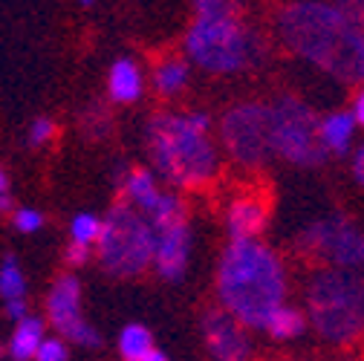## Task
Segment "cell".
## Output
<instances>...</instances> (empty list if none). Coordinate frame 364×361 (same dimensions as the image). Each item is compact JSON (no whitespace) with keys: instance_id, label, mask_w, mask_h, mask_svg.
I'll return each instance as SVG.
<instances>
[{"instance_id":"cell-1","label":"cell","mask_w":364,"mask_h":361,"mask_svg":"<svg viewBox=\"0 0 364 361\" xmlns=\"http://www.w3.org/2000/svg\"><path fill=\"white\" fill-rule=\"evenodd\" d=\"M278 35L304 61L333 78L364 84V29L338 6L321 0H298L281 9Z\"/></svg>"},{"instance_id":"cell-2","label":"cell","mask_w":364,"mask_h":361,"mask_svg":"<svg viewBox=\"0 0 364 361\" xmlns=\"http://www.w3.org/2000/svg\"><path fill=\"white\" fill-rule=\"evenodd\" d=\"M223 309L246 330H263V321L287 298L284 260L260 240H232L217 269Z\"/></svg>"},{"instance_id":"cell-3","label":"cell","mask_w":364,"mask_h":361,"mask_svg":"<svg viewBox=\"0 0 364 361\" xmlns=\"http://www.w3.org/2000/svg\"><path fill=\"white\" fill-rule=\"evenodd\" d=\"M205 113H159L148 122L145 139L156 173L173 188H203L217 173L220 156L208 136Z\"/></svg>"},{"instance_id":"cell-4","label":"cell","mask_w":364,"mask_h":361,"mask_svg":"<svg viewBox=\"0 0 364 361\" xmlns=\"http://www.w3.org/2000/svg\"><path fill=\"white\" fill-rule=\"evenodd\" d=\"M306 315L327 341H355L364 333V278L347 269L318 272L306 292Z\"/></svg>"},{"instance_id":"cell-5","label":"cell","mask_w":364,"mask_h":361,"mask_svg":"<svg viewBox=\"0 0 364 361\" xmlns=\"http://www.w3.org/2000/svg\"><path fill=\"white\" fill-rule=\"evenodd\" d=\"M154 243L156 232L151 220L127 203H116L102 220V232L93 249L107 275L139 278L154 263Z\"/></svg>"},{"instance_id":"cell-6","label":"cell","mask_w":364,"mask_h":361,"mask_svg":"<svg viewBox=\"0 0 364 361\" xmlns=\"http://www.w3.org/2000/svg\"><path fill=\"white\" fill-rule=\"evenodd\" d=\"M186 53L208 72H240L260 58L257 35L240 21V15L197 18L186 35Z\"/></svg>"},{"instance_id":"cell-7","label":"cell","mask_w":364,"mask_h":361,"mask_svg":"<svg viewBox=\"0 0 364 361\" xmlns=\"http://www.w3.org/2000/svg\"><path fill=\"white\" fill-rule=\"evenodd\" d=\"M269 142L272 153L301 168H315L327 159L318 142V116L301 99L287 96L269 104Z\"/></svg>"},{"instance_id":"cell-8","label":"cell","mask_w":364,"mask_h":361,"mask_svg":"<svg viewBox=\"0 0 364 361\" xmlns=\"http://www.w3.org/2000/svg\"><path fill=\"white\" fill-rule=\"evenodd\" d=\"M220 139L237 165H246V168L266 165L275 156L269 142V104L249 102V104L232 107L223 116Z\"/></svg>"},{"instance_id":"cell-9","label":"cell","mask_w":364,"mask_h":361,"mask_svg":"<svg viewBox=\"0 0 364 361\" xmlns=\"http://www.w3.org/2000/svg\"><path fill=\"white\" fill-rule=\"evenodd\" d=\"M298 249L333 263V269H347V272L364 269V235L347 217H327L312 222L298 237Z\"/></svg>"},{"instance_id":"cell-10","label":"cell","mask_w":364,"mask_h":361,"mask_svg":"<svg viewBox=\"0 0 364 361\" xmlns=\"http://www.w3.org/2000/svg\"><path fill=\"white\" fill-rule=\"evenodd\" d=\"M43 321L55 333H61V338L67 344H78V347H90V350L102 347L99 330L81 315V281L75 275L55 278V284L47 295V315H43Z\"/></svg>"},{"instance_id":"cell-11","label":"cell","mask_w":364,"mask_h":361,"mask_svg":"<svg viewBox=\"0 0 364 361\" xmlns=\"http://www.w3.org/2000/svg\"><path fill=\"white\" fill-rule=\"evenodd\" d=\"M203 338L217 361H249L252 341L246 327L235 321L225 309H208L203 315Z\"/></svg>"},{"instance_id":"cell-12","label":"cell","mask_w":364,"mask_h":361,"mask_svg":"<svg viewBox=\"0 0 364 361\" xmlns=\"http://www.w3.org/2000/svg\"><path fill=\"white\" fill-rule=\"evenodd\" d=\"M156 232V243H154V263L159 278L165 281H179L188 269V257H191V229L188 220H179L171 225H162Z\"/></svg>"},{"instance_id":"cell-13","label":"cell","mask_w":364,"mask_h":361,"mask_svg":"<svg viewBox=\"0 0 364 361\" xmlns=\"http://www.w3.org/2000/svg\"><path fill=\"white\" fill-rule=\"evenodd\" d=\"M225 229L232 240H257V235L266 229V203L255 197L235 200L225 214Z\"/></svg>"},{"instance_id":"cell-14","label":"cell","mask_w":364,"mask_h":361,"mask_svg":"<svg viewBox=\"0 0 364 361\" xmlns=\"http://www.w3.org/2000/svg\"><path fill=\"white\" fill-rule=\"evenodd\" d=\"M145 75L133 58H116L107 70V96L116 104H133L142 99Z\"/></svg>"},{"instance_id":"cell-15","label":"cell","mask_w":364,"mask_h":361,"mask_svg":"<svg viewBox=\"0 0 364 361\" xmlns=\"http://www.w3.org/2000/svg\"><path fill=\"white\" fill-rule=\"evenodd\" d=\"M119 191L124 197V203L136 211L148 214L154 208V203L159 200V185H156V176L148 168H127L119 173Z\"/></svg>"},{"instance_id":"cell-16","label":"cell","mask_w":364,"mask_h":361,"mask_svg":"<svg viewBox=\"0 0 364 361\" xmlns=\"http://www.w3.org/2000/svg\"><path fill=\"white\" fill-rule=\"evenodd\" d=\"M43 338H47V321H43L41 315L26 312L21 321H15V330L4 350H6L9 361H32Z\"/></svg>"},{"instance_id":"cell-17","label":"cell","mask_w":364,"mask_h":361,"mask_svg":"<svg viewBox=\"0 0 364 361\" xmlns=\"http://www.w3.org/2000/svg\"><path fill=\"white\" fill-rule=\"evenodd\" d=\"M353 133H355V122L344 110H336V113H327L324 119H318V142H321L324 153L344 156L353 145Z\"/></svg>"},{"instance_id":"cell-18","label":"cell","mask_w":364,"mask_h":361,"mask_svg":"<svg viewBox=\"0 0 364 361\" xmlns=\"http://www.w3.org/2000/svg\"><path fill=\"white\" fill-rule=\"evenodd\" d=\"M263 330L272 335V338H278V341H289V338H298L304 335L306 330V315L295 306H287L281 303L278 309H272V315L263 321Z\"/></svg>"},{"instance_id":"cell-19","label":"cell","mask_w":364,"mask_h":361,"mask_svg":"<svg viewBox=\"0 0 364 361\" xmlns=\"http://www.w3.org/2000/svg\"><path fill=\"white\" fill-rule=\"evenodd\" d=\"M188 75L191 72H188V61L186 58H165L154 70V87H156V93H162V96H176L179 90H186Z\"/></svg>"},{"instance_id":"cell-20","label":"cell","mask_w":364,"mask_h":361,"mask_svg":"<svg viewBox=\"0 0 364 361\" xmlns=\"http://www.w3.org/2000/svg\"><path fill=\"white\" fill-rule=\"evenodd\" d=\"M0 301L4 303L26 301V275L15 254L0 257Z\"/></svg>"},{"instance_id":"cell-21","label":"cell","mask_w":364,"mask_h":361,"mask_svg":"<svg viewBox=\"0 0 364 361\" xmlns=\"http://www.w3.org/2000/svg\"><path fill=\"white\" fill-rule=\"evenodd\" d=\"M154 350V335L145 324H127L119 333V355L124 361H139Z\"/></svg>"},{"instance_id":"cell-22","label":"cell","mask_w":364,"mask_h":361,"mask_svg":"<svg viewBox=\"0 0 364 361\" xmlns=\"http://www.w3.org/2000/svg\"><path fill=\"white\" fill-rule=\"evenodd\" d=\"M145 217L151 220L154 229H162V225L186 220V203H182L176 194H159V200L154 203V208Z\"/></svg>"},{"instance_id":"cell-23","label":"cell","mask_w":364,"mask_h":361,"mask_svg":"<svg viewBox=\"0 0 364 361\" xmlns=\"http://www.w3.org/2000/svg\"><path fill=\"white\" fill-rule=\"evenodd\" d=\"M99 232H102V217L99 214H90V211H78L73 220H70V243H81V246H90L93 249L96 240H99Z\"/></svg>"},{"instance_id":"cell-24","label":"cell","mask_w":364,"mask_h":361,"mask_svg":"<svg viewBox=\"0 0 364 361\" xmlns=\"http://www.w3.org/2000/svg\"><path fill=\"white\" fill-rule=\"evenodd\" d=\"M55 133H58V124H55V119H50V116H35L32 122H29V127H26V145L29 148H47L53 139H55Z\"/></svg>"},{"instance_id":"cell-25","label":"cell","mask_w":364,"mask_h":361,"mask_svg":"<svg viewBox=\"0 0 364 361\" xmlns=\"http://www.w3.org/2000/svg\"><path fill=\"white\" fill-rule=\"evenodd\" d=\"M9 217H12V229L21 235H35L43 229V222H47V217L32 205H15V211Z\"/></svg>"},{"instance_id":"cell-26","label":"cell","mask_w":364,"mask_h":361,"mask_svg":"<svg viewBox=\"0 0 364 361\" xmlns=\"http://www.w3.org/2000/svg\"><path fill=\"white\" fill-rule=\"evenodd\" d=\"M197 18H217V15H240L237 0H194Z\"/></svg>"},{"instance_id":"cell-27","label":"cell","mask_w":364,"mask_h":361,"mask_svg":"<svg viewBox=\"0 0 364 361\" xmlns=\"http://www.w3.org/2000/svg\"><path fill=\"white\" fill-rule=\"evenodd\" d=\"M32 361H70V347L64 338H43Z\"/></svg>"},{"instance_id":"cell-28","label":"cell","mask_w":364,"mask_h":361,"mask_svg":"<svg viewBox=\"0 0 364 361\" xmlns=\"http://www.w3.org/2000/svg\"><path fill=\"white\" fill-rule=\"evenodd\" d=\"M107 130H110V116H107L105 107L87 110V116H84V133H87L90 139H102Z\"/></svg>"},{"instance_id":"cell-29","label":"cell","mask_w":364,"mask_h":361,"mask_svg":"<svg viewBox=\"0 0 364 361\" xmlns=\"http://www.w3.org/2000/svg\"><path fill=\"white\" fill-rule=\"evenodd\" d=\"M90 257H93V249H90V246L70 243V246L64 249V263H67V266H84V263H90Z\"/></svg>"},{"instance_id":"cell-30","label":"cell","mask_w":364,"mask_h":361,"mask_svg":"<svg viewBox=\"0 0 364 361\" xmlns=\"http://www.w3.org/2000/svg\"><path fill=\"white\" fill-rule=\"evenodd\" d=\"M333 6H338L353 23L364 29V0H333Z\"/></svg>"},{"instance_id":"cell-31","label":"cell","mask_w":364,"mask_h":361,"mask_svg":"<svg viewBox=\"0 0 364 361\" xmlns=\"http://www.w3.org/2000/svg\"><path fill=\"white\" fill-rule=\"evenodd\" d=\"M353 176L364 185V145L355 148V153H353Z\"/></svg>"},{"instance_id":"cell-32","label":"cell","mask_w":364,"mask_h":361,"mask_svg":"<svg viewBox=\"0 0 364 361\" xmlns=\"http://www.w3.org/2000/svg\"><path fill=\"white\" fill-rule=\"evenodd\" d=\"M350 116H353L355 127H358V124L364 127V87L358 90V96H355V104H353V113H350Z\"/></svg>"},{"instance_id":"cell-33","label":"cell","mask_w":364,"mask_h":361,"mask_svg":"<svg viewBox=\"0 0 364 361\" xmlns=\"http://www.w3.org/2000/svg\"><path fill=\"white\" fill-rule=\"evenodd\" d=\"M9 188H12V183H9V173H6V168H4V165H0V197L9 194Z\"/></svg>"},{"instance_id":"cell-34","label":"cell","mask_w":364,"mask_h":361,"mask_svg":"<svg viewBox=\"0 0 364 361\" xmlns=\"http://www.w3.org/2000/svg\"><path fill=\"white\" fill-rule=\"evenodd\" d=\"M15 211V200H12V194H4L0 197V214H12Z\"/></svg>"},{"instance_id":"cell-35","label":"cell","mask_w":364,"mask_h":361,"mask_svg":"<svg viewBox=\"0 0 364 361\" xmlns=\"http://www.w3.org/2000/svg\"><path fill=\"white\" fill-rule=\"evenodd\" d=\"M139 361H168V355L165 352H159V350H151L145 358H139Z\"/></svg>"},{"instance_id":"cell-36","label":"cell","mask_w":364,"mask_h":361,"mask_svg":"<svg viewBox=\"0 0 364 361\" xmlns=\"http://www.w3.org/2000/svg\"><path fill=\"white\" fill-rule=\"evenodd\" d=\"M78 4H81L84 9H90V6H93V4H96V0H78Z\"/></svg>"}]
</instances>
